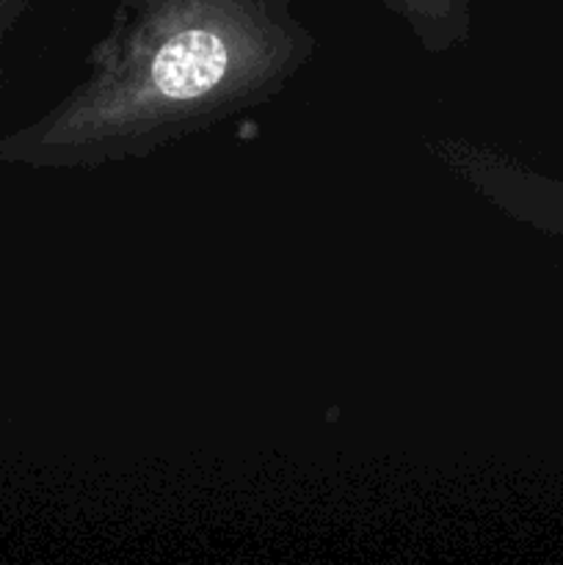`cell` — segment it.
I'll return each mask as SVG.
<instances>
[{
	"mask_svg": "<svg viewBox=\"0 0 563 565\" xmlns=\"http://www.w3.org/2000/svg\"><path fill=\"white\" fill-rule=\"evenodd\" d=\"M312 53L293 0H114L42 147L70 169L144 160L268 105Z\"/></svg>",
	"mask_w": 563,
	"mask_h": 565,
	"instance_id": "1",
	"label": "cell"
},
{
	"mask_svg": "<svg viewBox=\"0 0 563 565\" xmlns=\"http://www.w3.org/2000/svg\"><path fill=\"white\" fill-rule=\"evenodd\" d=\"M445 160L495 207L544 235L563 241V180L467 143L442 149Z\"/></svg>",
	"mask_w": 563,
	"mask_h": 565,
	"instance_id": "2",
	"label": "cell"
},
{
	"mask_svg": "<svg viewBox=\"0 0 563 565\" xmlns=\"http://www.w3.org/2000/svg\"><path fill=\"white\" fill-rule=\"evenodd\" d=\"M406 25L425 55L436 58L469 39L472 0H381Z\"/></svg>",
	"mask_w": 563,
	"mask_h": 565,
	"instance_id": "3",
	"label": "cell"
}]
</instances>
